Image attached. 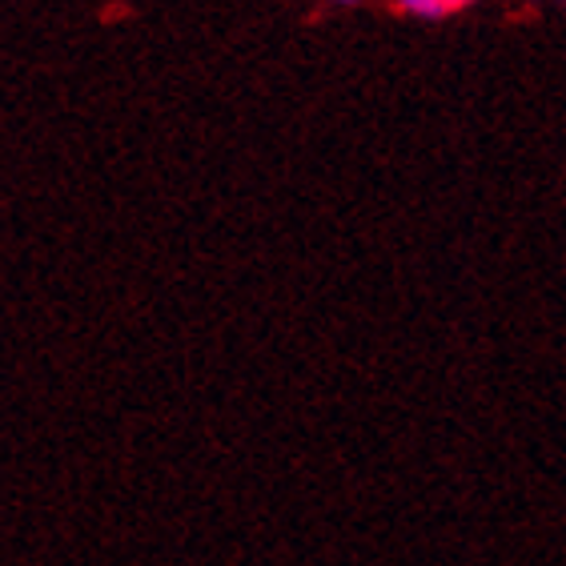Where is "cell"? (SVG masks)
Here are the masks:
<instances>
[{"label":"cell","mask_w":566,"mask_h":566,"mask_svg":"<svg viewBox=\"0 0 566 566\" xmlns=\"http://www.w3.org/2000/svg\"><path fill=\"white\" fill-rule=\"evenodd\" d=\"M438 4H442V12H447V17H454V12L470 9V4H479V0H438Z\"/></svg>","instance_id":"6da1fadb"},{"label":"cell","mask_w":566,"mask_h":566,"mask_svg":"<svg viewBox=\"0 0 566 566\" xmlns=\"http://www.w3.org/2000/svg\"><path fill=\"white\" fill-rule=\"evenodd\" d=\"M526 4H534V9H558V4H566V0H526Z\"/></svg>","instance_id":"7a4b0ae2"},{"label":"cell","mask_w":566,"mask_h":566,"mask_svg":"<svg viewBox=\"0 0 566 566\" xmlns=\"http://www.w3.org/2000/svg\"><path fill=\"white\" fill-rule=\"evenodd\" d=\"M329 4H338V9H349V4H358V0H329Z\"/></svg>","instance_id":"3957f363"}]
</instances>
